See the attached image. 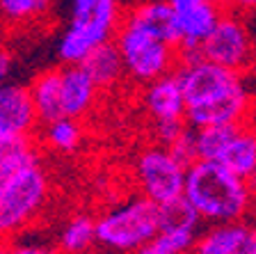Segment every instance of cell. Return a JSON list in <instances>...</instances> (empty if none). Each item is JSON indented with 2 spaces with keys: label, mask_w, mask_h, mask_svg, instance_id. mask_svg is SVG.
<instances>
[{
  "label": "cell",
  "mask_w": 256,
  "mask_h": 254,
  "mask_svg": "<svg viewBox=\"0 0 256 254\" xmlns=\"http://www.w3.org/2000/svg\"><path fill=\"white\" fill-rule=\"evenodd\" d=\"M48 176L34 140L0 142V238L26 229L46 206Z\"/></svg>",
  "instance_id": "cell-1"
},
{
  "label": "cell",
  "mask_w": 256,
  "mask_h": 254,
  "mask_svg": "<svg viewBox=\"0 0 256 254\" xmlns=\"http://www.w3.org/2000/svg\"><path fill=\"white\" fill-rule=\"evenodd\" d=\"M186 199L204 222H242L256 201L250 179L238 176L220 160H194L188 167Z\"/></svg>",
  "instance_id": "cell-2"
},
{
  "label": "cell",
  "mask_w": 256,
  "mask_h": 254,
  "mask_svg": "<svg viewBox=\"0 0 256 254\" xmlns=\"http://www.w3.org/2000/svg\"><path fill=\"white\" fill-rule=\"evenodd\" d=\"M69 21L58 42L62 64H82L96 46L114 42L124 23L122 0H69Z\"/></svg>",
  "instance_id": "cell-3"
},
{
  "label": "cell",
  "mask_w": 256,
  "mask_h": 254,
  "mask_svg": "<svg viewBox=\"0 0 256 254\" xmlns=\"http://www.w3.org/2000/svg\"><path fill=\"white\" fill-rule=\"evenodd\" d=\"M160 229V204L144 195L130 197L96 217L98 247L112 254H135Z\"/></svg>",
  "instance_id": "cell-4"
},
{
  "label": "cell",
  "mask_w": 256,
  "mask_h": 254,
  "mask_svg": "<svg viewBox=\"0 0 256 254\" xmlns=\"http://www.w3.org/2000/svg\"><path fill=\"white\" fill-rule=\"evenodd\" d=\"M114 42L122 51L126 78H130L142 87L172 74L181 62L178 46L154 37L140 28L128 26V23H122Z\"/></svg>",
  "instance_id": "cell-5"
},
{
  "label": "cell",
  "mask_w": 256,
  "mask_h": 254,
  "mask_svg": "<svg viewBox=\"0 0 256 254\" xmlns=\"http://www.w3.org/2000/svg\"><path fill=\"white\" fill-rule=\"evenodd\" d=\"M133 176L140 195L156 204H167L186 192L188 165H183L167 147L154 142L138 154Z\"/></svg>",
  "instance_id": "cell-6"
},
{
  "label": "cell",
  "mask_w": 256,
  "mask_h": 254,
  "mask_svg": "<svg viewBox=\"0 0 256 254\" xmlns=\"http://www.w3.org/2000/svg\"><path fill=\"white\" fill-rule=\"evenodd\" d=\"M254 55L256 44L250 28H247L242 14L231 10V7L224 10L220 23L210 32V37L199 48V58H206L210 62L226 67V69L240 71V74L254 64Z\"/></svg>",
  "instance_id": "cell-7"
},
{
  "label": "cell",
  "mask_w": 256,
  "mask_h": 254,
  "mask_svg": "<svg viewBox=\"0 0 256 254\" xmlns=\"http://www.w3.org/2000/svg\"><path fill=\"white\" fill-rule=\"evenodd\" d=\"M186 92L188 106H197L204 101H210L224 92L234 90L238 83H242V74L234 69H226L218 62H210L206 58H188L181 60L174 69Z\"/></svg>",
  "instance_id": "cell-8"
},
{
  "label": "cell",
  "mask_w": 256,
  "mask_h": 254,
  "mask_svg": "<svg viewBox=\"0 0 256 254\" xmlns=\"http://www.w3.org/2000/svg\"><path fill=\"white\" fill-rule=\"evenodd\" d=\"M39 126L42 122H39L30 87L21 83L0 85V142L34 140Z\"/></svg>",
  "instance_id": "cell-9"
},
{
  "label": "cell",
  "mask_w": 256,
  "mask_h": 254,
  "mask_svg": "<svg viewBox=\"0 0 256 254\" xmlns=\"http://www.w3.org/2000/svg\"><path fill=\"white\" fill-rule=\"evenodd\" d=\"M252 110V94L247 90L245 80L238 83L234 90L224 92L210 101H204L197 106H188L186 122L192 128L206 126H226V124H242L250 122Z\"/></svg>",
  "instance_id": "cell-10"
},
{
  "label": "cell",
  "mask_w": 256,
  "mask_h": 254,
  "mask_svg": "<svg viewBox=\"0 0 256 254\" xmlns=\"http://www.w3.org/2000/svg\"><path fill=\"white\" fill-rule=\"evenodd\" d=\"M226 7L220 3H194V5L176 7V26H178V53L181 60L199 58L202 44L220 23Z\"/></svg>",
  "instance_id": "cell-11"
},
{
  "label": "cell",
  "mask_w": 256,
  "mask_h": 254,
  "mask_svg": "<svg viewBox=\"0 0 256 254\" xmlns=\"http://www.w3.org/2000/svg\"><path fill=\"white\" fill-rule=\"evenodd\" d=\"M142 106L151 122H165V119H186L188 99L178 76L172 74L144 85Z\"/></svg>",
  "instance_id": "cell-12"
},
{
  "label": "cell",
  "mask_w": 256,
  "mask_h": 254,
  "mask_svg": "<svg viewBox=\"0 0 256 254\" xmlns=\"http://www.w3.org/2000/svg\"><path fill=\"white\" fill-rule=\"evenodd\" d=\"M124 23L149 32L158 39L178 46V26H176V7L170 0H138L126 7Z\"/></svg>",
  "instance_id": "cell-13"
},
{
  "label": "cell",
  "mask_w": 256,
  "mask_h": 254,
  "mask_svg": "<svg viewBox=\"0 0 256 254\" xmlns=\"http://www.w3.org/2000/svg\"><path fill=\"white\" fill-rule=\"evenodd\" d=\"M101 94V87L94 83L82 64H64L62 67V106L64 115L82 119L94 110Z\"/></svg>",
  "instance_id": "cell-14"
},
{
  "label": "cell",
  "mask_w": 256,
  "mask_h": 254,
  "mask_svg": "<svg viewBox=\"0 0 256 254\" xmlns=\"http://www.w3.org/2000/svg\"><path fill=\"white\" fill-rule=\"evenodd\" d=\"M252 227L242 222H218L202 231L192 254H242L250 243Z\"/></svg>",
  "instance_id": "cell-15"
},
{
  "label": "cell",
  "mask_w": 256,
  "mask_h": 254,
  "mask_svg": "<svg viewBox=\"0 0 256 254\" xmlns=\"http://www.w3.org/2000/svg\"><path fill=\"white\" fill-rule=\"evenodd\" d=\"M30 94L34 101V108H37L39 122L48 124L64 117V106H62V67H55V69H46L42 74H37L30 80Z\"/></svg>",
  "instance_id": "cell-16"
},
{
  "label": "cell",
  "mask_w": 256,
  "mask_h": 254,
  "mask_svg": "<svg viewBox=\"0 0 256 254\" xmlns=\"http://www.w3.org/2000/svg\"><path fill=\"white\" fill-rule=\"evenodd\" d=\"M82 67L101 90H112L126 78V67H124V58L117 42H106L101 46H96L87 55Z\"/></svg>",
  "instance_id": "cell-17"
},
{
  "label": "cell",
  "mask_w": 256,
  "mask_h": 254,
  "mask_svg": "<svg viewBox=\"0 0 256 254\" xmlns=\"http://www.w3.org/2000/svg\"><path fill=\"white\" fill-rule=\"evenodd\" d=\"M220 163L226 165L238 176L250 179L256 169V126L252 122L238 124L236 133L231 135L229 144L224 149Z\"/></svg>",
  "instance_id": "cell-18"
},
{
  "label": "cell",
  "mask_w": 256,
  "mask_h": 254,
  "mask_svg": "<svg viewBox=\"0 0 256 254\" xmlns=\"http://www.w3.org/2000/svg\"><path fill=\"white\" fill-rule=\"evenodd\" d=\"M44 147L55 151V154L62 156H71L76 154L85 140V128H82V122L76 119V117H58L53 122L44 124L42 133H39Z\"/></svg>",
  "instance_id": "cell-19"
},
{
  "label": "cell",
  "mask_w": 256,
  "mask_h": 254,
  "mask_svg": "<svg viewBox=\"0 0 256 254\" xmlns=\"http://www.w3.org/2000/svg\"><path fill=\"white\" fill-rule=\"evenodd\" d=\"M98 245L96 240V217L90 213H76L64 222L58 238L62 254H90Z\"/></svg>",
  "instance_id": "cell-20"
},
{
  "label": "cell",
  "mask_w": 256,
  "mask_h": 254,
  "mask_svg": "<svg viewBox=\"0 0 256 254\" xmlns=\"http://www.w3.org/2000/svg\"><path fill=\"white\" fill-rule=\"evenodd\" d=\"M53 0H0V26L23 28L46 19Z\"/></svg>",
  "instance_id": "cell-21"
},
{
  "label": "cell",
  "mask_w": 256,
  "mask_h": 254,
  "mask_svg": "<svg viewBox=\"0 0 256 254\" xmlns=\"http://www.w3.org/2000/svg\"><path fill=\"white\" fill-rule=\"evenodd\" d=\"M197 236L199 231H192V229L160 227L154 238L142 245L135 254H192Z\"/></svg>",
  "instance_id": "cell-22"
},
{
  "label": "cell",
  "mask_w": 256,
  "mask_h": 254,
  "mask_svg": "<svg viewBox=\"0 0 256 254\" xmlns=\"http://www.w3.org/2000/svg\"><path fill=\"white\" fill-rule=\"evenodd\" d=\"M238 124H226V126H206L194 128V140H197V158L199 160H220L224 149L229 144L231 135L236 133Z\"/></svg>",
  "instance_id": "cell-23"
},
{
  "label": "cell",
  "mask_w": 256,
  "mask_h": 254,
  "mask_svg": "<svg viewBox=\"0 0 256 254\" xmlns=\"http://www.w3.org/2000/svg\"><path fill=\"white\" fill-rule=\"evenodd\" d=\"M202 222H204L202 215H199L197 208L186 199V195L174 201H167V204H160V227L199 231V224Z\"/></svg>",
  "instance_id": "cell-24"
},
{
  "label": "cell",
  "mask_w": 256,
  "mask_h": 254,
  "mask_svg": "<svg viewBox=\"0 0 256 254\" xmlns=\"http://www.w3.org/2000/svg\"><path fill=\"white\" fill-rule=\"evenodd\" d=\"M167 149H170L172 154L181 160L183 165H188V167H190L194 160H199L197 158V140H194V128L188 126L186 131H183Z\"/></svg>",
  "instance_id": "cell-25"
},
{
  "label": "cell",
  "mask_w": 256,
  "mask_h": 254,
  "mask_svg": "<svg viewBox=\"0 0 256 254\" xmlns=\"http://www.w3.org/2000/svg\"><path fill=\"white\" fill-rule=\"evenodd\" d=\"M190 124L186 119H165V122H151V131H154V140L162 147H170L178 135H181Z\"/></svg>",
  "instance_id": "cell-26"
},
{
  "label": "cell",
  "mask_w": 256,
  "mask_h": 254,
  "mask_svg": "<svg viewBox=\"0 0 256 254\" xmlns=\"http://www.w3.org/2000/svg\"><path fill=\"white\" fill-rule=\"evenodd\" d=\"M7 254H62L60 247H50L44 243H12Z\"/></svg>",
  "instance_id": "cell-27"
},
{
  "label": "cell",
  "mask_w": 256,
  "mask_h": 254,
  "mask_svg": "<svg viewBox=\"0 0 256 254\" xmlns=\"http://www.w3.org/2000/svg\"><path fill=\"white\" fill-rule=\"evenodd\" d=\"M12 67H14V55H12V51H7L5 46H0V85L10 83Z\"/></svg>",
  "instance_id": "cell-28"
},
{
  "label": "cell",
  "mask_w": 256,
  "mask_h": 254,
  "mask_svg": "<svg viewBox=\"0 0 256 254\" xmlns=\"http://www.w3.org/2000/svg\"><path fill=\"white\" fill-rule=\"evenodd\" d=\"M226 7L240 12V14H254L256 12V0H229V5Z\"/></svg>",
  "instance_id": "cell-29"
},
{
  "label": "cell",
  "mask_w": 256,
  "mask_h": 254,
  "mask_svg": "<svg viewBox=\"0 0 256 254\" xmlns=\"http://www.w3.org/2000/svg\"><path fill=\"white\" fill-rule=\"evenodd\" d=\"M174 7H186V5H194V3H218V0H170Z\"/></svg>",
  "instance_id": "cell-30"
},
{
  "label": "cell",
  "mask_w": 256,
  "mask_h": 254,
  "mask_svg": "<svg viewBox=\"0 0 256 254\" xmlns=\"http://www.w3.org/2000/svg\"><path fill=\"white\" fill-rule=\"evenodd\" d=\"M245 252L256 254V227H252V236H250V243H247V249H245Z\"/></svg>",
  "instance_id": "cell-31"
},
{
  "label": "cell",
  "mask_w": 256,
  "mask_h": 254,
  "mask_svg": "<svg viewBox=\"0 0 256 254\" xmlns=\"http://www.w3.org/2000/svg\"><path fill=\"white\" fill-rule=\"evenodd\" d=\"M10 240H7V238H0V254H7V252H10Z\"/></svg>",
  "instance_id": "cell-32"
},
{
  "label": "cell",
  "mask_w": 256,
  "mask_h": 254,
  "mask_svg": "<svg viewBox=\"0 0 256 254\" xmlns=\"http://www.w3.org/2000/svg\"><path fill=\"white\" fill-rule=\"evenodd\" d=\"M250 183H252V188H254V192H256V169H254V174L250 176Z\"/></svg>",
  "instance_id": "cell-33"
},
{
  "label": "cell",
  "mask_w": 256,
  "mask_h": 254,
  "mask_svg": "<svg viewBox=\"0 0 256 254\" xmlns=\"http://www.w3.org/2000/svg\"><path fill=\"white\" fill-rule=\"evenodd\" d=\"M218 3H220V5H224V7L229 5V0H218Z\"/></svg>",
  "instance_id": "cell-34"
},
{
  "label": "cell",
  "mask_w": 256,
  "mask_h": 254,
  "mask_svg": "<svg viewBox=\"0 0 256 254\" xmlns=\"http://www.w3.org/2000/svg\"><path fill=\"white\" fill-rule=\"evenodd\" d=\"M245 249H247V247H245ZM242 254H250V252H242Z\"/></svg>",
  "instance_id": "cell-35"
}]
</instances>
